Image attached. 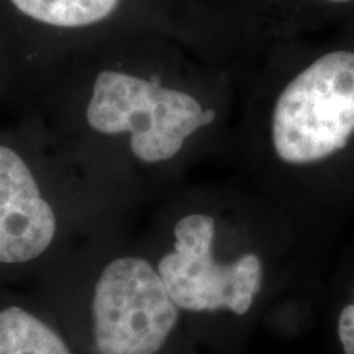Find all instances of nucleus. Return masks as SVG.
Here are the masks:
<instances>
[{
  "label": "nucleus",
  "instance_id": "f257e3e1",
  "mask_svg": "<svg viewBox=\"0 0 354 354\" xmlns=\"http://www.w3.org/2000/svg\"><path fill=\"white\" fill-rule=\"evenodd\" d=\"M218 118V107L194 92L120 71L97 76L87 107L88 125L105 135H130L131 153L148 165L177 156L190 136Z\"/></svg>",
  "mask_w": 354,
  "mask_h": 354
},
{
  "label": "nucleus",
  "instance_id": "f03ea898",
  "mask_svg": "<svg viewBox=\"0 0 354 354\" xmlns=\"http://www.w3.org/2000/svg\"><path fill=\"white\" fill-rule=\"evenodd\" d=\"M177 318V305L148 261L117 259L97 281L94 326L100 354H158Z\"/></svg>",
  "mask_w": 354,
  "mask_h": 354
},
{
  "label": "nucleus",
  "instance_id": "7ed1b4c3",
  "mask_svg": "<svg viewBox=\"0 0 354 354\" xmlns=\"http://www.w3.org/2000/svg\"><path fill=\"white\" fill-rule=\"evenodd\" d=\"M174 251L159 261L158 274L171 299L189 312L227 308L245 315L253 307L263 281V263L253 253L228 264L214 259L215 220L190 214L177 221Z\"/></svg>",
  "mask_w": 354,
  "mask_h": 354
},
{
  "label": "nucleus",
  "instance_id": "20e7f679",
  "mask_svg": "<svg viewBox=\"0 0 354 354\" xmlns=\"http://www.w3.org/2000/svg\"><path fill=\"white\" fill-rule=\"evenodd\" d=\"M55 232V214L28 166L10 148L0 146V263L38 258Z\"/></svg>",
  "mask_w": 354,
  "mask_h": 354
},
{
  "label": "nucleus",
  "instance_id": "39448f33",
  "mask_svg": "<svg viewBox=\"0 0 354 354\" xmlns=\"http://www.w3.org/2000/svg\"><path fill=\"white\" fill-rule=\"evenodd\" d=\"M236 32L253 53L276 39L326 28L354 17V0H233Z\"/></svg>",
  "mask_w": 354,
  "mask_h": 354
},
{
  "label": "nucleus",
  "instance_id": "423d86ee",
  "mask_svg": "<svg viewBox=\"0 0 354 354\" xmlns=\"http://www.w3.org/2000/svg\"><path fill=\"white\" fill-rule=\"evenodd\" d=\"M0 354H71L63 339L41 320L12 307L0 312Z\"/></svg>",
  "mask_w": 354,
  "mask_h": 354
},
{
  "label": "nucleus",
  "instance_id": "0eeeda50",
  "mask_svg": "<svg viewBox=\"0 0 354 354\" xmlns=\"http://www.w3.org/2000/svg\"><path fill=\"white\" fill-rule=\"evenodd\" d=\"M32 19L55 26H86L100 21L120 0H10Z\"/></svg>",
  "mask_w": 354,
  "mask_h": 354
},
{
  "label": "nucleus",
  "instance_id": "6e6552de",
  "mask_svg": "<svg viewBox=\"0 0 354 354\" xmlns=\"http://www.w3.org/2000/svg\"><path fill=\"white\" fill-rule=\"evenodd\" d=\"M338 336L344 354H354V302L346 305L339 313Z\"/></svg>",
  "mask_w": 354,
  "mask_h": 354
}]
</instances>
